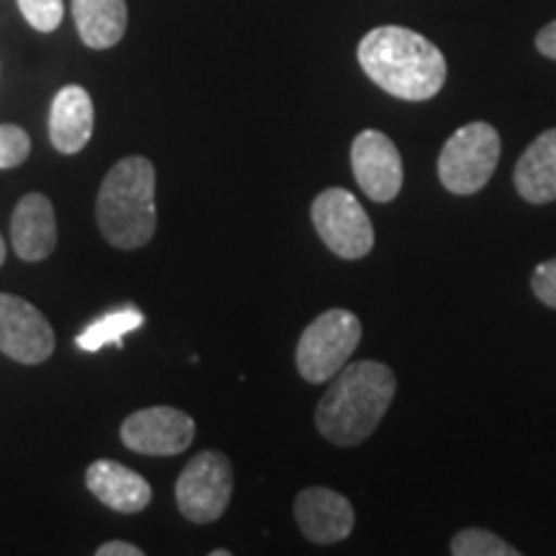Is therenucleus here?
Wrapping results in <instances>:
<instances>
[{"mask_svg": "<svg viewBox=\"0 0 556 556\" xmlns=\"http://www.w3.org/2000/svg\"><path fill=\"white\" fill-rule=\"evenodd\" d=\"M144 315L137 307H124L116 312H109L96 323H90L86 330L78 336V348L88 353L101 351L106 345H122V338L127 332L142 328Z\"/></svg>", "mask_w": 556, "mask_h": 556, "instance_id": "17", "label": "nucleus"}, {"mask_svg": "<svg viewBox=\"0 0 556 556\" xmlns=\"http://www.w3.org/2000/svg\"><path fill=\"white\" fill-rule=\"evenodd\" d=\"M296 523L312 544H338L351 536L356 526V513H353L351 500L340 495L328 486H309L299 492L294 503Z\"/></svg>", "mask_w": 556, "mask_h": 556, "instance_id": "11", "label": "nucleus"}, {"mask_svg": "<svg viewBox=\"0 0 556 556\" xmlns=\"http://www.w3.org/2000/svg\"><path fill=\"white\" fill-rule=\"evenodd\" d=\"M536 50L548 60H556V21L546 24L544 29L536 34Z\"/></svg>", "mask_w": 556, "mask_h": 556, "instance_id": "22", "label": "nucleus"}, {"mask_svg": "<svg viewBox=\"0 0 556 556\" xmlns=\"http://www.w3.org/2000/svg\"><path fill=\"white\" fill-rule=\"evenodd\" d=\"M513 184L528 204L556 201V129H548L520 155Z\"/></svg>", "mask_w": 556, "mask_h": 556, "instance_id": "15", "label": "nucleus"}, {"mask_svg": "<svg viewBox=\"0 0 556 556\" xmlns=\"http://www.w3.org/2000/svg\"><path fill=\"white\" fill-rule=\"evenodd\" d=\"M312 225L319 240L328 245L338 258L358 261L371 253L374 225L368 219L361 201L345 189L323 191L312 204Z\"/></svg>", "mask_w": 556, "mask_h": 556, "instance_id": "7", "label": "nucleus"}, {"mask_svg": "<svg viewBox=\"0 0 556 556\" xmlns=\"http://www.w3.org/2000/svg\"><path fill=\"white\" fill-rule=\"evenodd\" d=\"M11 242L18 258L45 261L58 248V219L52 201L41 193H29L13 208Z\"/></svg>", "mask_w": 556, "mask_h": 556, "instance_id": "12", "label": "nucleus"}, {"mask_svg": "<svg viewBox=\"0 0 556 556\" xmlns=\"http://www.w3.org/2000/svg\"><path fill=\"white\" fill-rule=\"evenodd\" d=\"M93 135V101L80 86H65L54 96L50 111V139L62 155H75Z\"/></svg>", "mask_w": 556, "mask_h": 556, "instance_id": "14", "label": "nucleus"}, {"mask_svg": "<svg viewBox=\"0 0 556 556\" xmlns=\"http://www.w3.org/2000/svg\"><path fill=\"white\" fill-rule=\"evenodd\" d=\"M96 222L114 248L148 245L157 227L155 165L148 157H124L109 170L96 201Z\"/></svg>", "mask_w": 556, "mask_h": 556, "instance_id": "3", "label": "nucleus"}, {"mask_svg": "<svg viewBox=\"0 0 556 556\" xmlns=\"http://www.w3.org/2000/svg\"><path fill=\"white\" fill-rule=\"evenodd\" d=\"M31 152V139L16 124H0V170L16 168Z\"/></svg>", "mask_w": 556, "mask_h": 556, "instance_id": "19", "label": "nucleus"}, {"mask_svg": "<svg viewBox=\"0 0 556 556\" xmlns=\"http://www.w3.org/2000/svg\"><path fill=\"white\" fill-rule=\"evenodd\" d=\"M3 263H5V242L0 238V266H3Z\"/></svg>", "mask_w": 556, "mask_h": 556, "instance_id": "24", "label": "nucleus"}, {"mask_svg": "<svg viewBox=\"0 0 556 556\" xmlns=\"http://www.w3.org/2000/svg\"><path fill=\"white\" fill-rule=\"evenodd\" d=\"M361 319L348 309H328L312 319L296 343V368L304 381L323 384L348 364L361 340Z\"/></svg>", "mask_w": 556, "mask_h": 556, "instance_id": "5", "label": "nucleus"}, {"mask_svg": "<svg viewBox=\"0 0 556 556\" xmlns=\"http://www.w3.org/2000/svg\"><path fill=\"white\" fill-rule=\"evenodd\" d=\"M351 165L361 191L371 201L387 204V201H394L400 197L402 180H405V165H402L397 144L384 131H361L353 139Z\"/></svg>", "mask_w": 556, "mask_h": 556, "instance_id": "8", "label": "nucleus"}, {"mask_svg": "<svg viewBox=\"0 0 556 556\" xmlns=\"http://www.w3.org/2000/svg\"><path fill=\"white\" fill-rule=\"evenodd\" d=\"M232 464L219 451L193 456L176 482V503L191 523H212L225 516L232 497Z\"/></svg>", "mask_w": 556, "mask_h": 556, "instance_id": "6", "label": "nucleus"}, {"mask_svg": "<svg viewBox=\"0 0 556 556\" xmlns=\"http://www.w3.org/2000/svg\"><path fill=\"white\" fill-rule=\"evenodd\" d=\"M364 73L402 101H428L446 83V58L433 41L405 26H379L358 45Z\"/></svg>", "mask_w": 556, "mask_h": 556, "instance_id": "1", "label": "nucleus"}, {"mask_svg": "<svg viewBox=\"0 0 556 556\" xmlns=\"http://www.w3.org/2000/svg\"><path fill=\"white\" fill-rule=\"evenodd\" d=\"M193 417L176 407H148L129 415L122 426L124 446L144 456H176L191 446Z\"/></svg>", "mask_w": 556, "mask_h": 556, "instance_id": "9", "label": "nucleus"}, {"mask_svg": "<svg viewBox=\"0 0 556 556\" xmlns=\"http://www.w3.org/2000/svg\"><path fill=\"white\" fill-rule=\"evenodd\" d=\"M86 486L93 492V497L99 503L119 513H139L152 500L148 479L137 475V471L122 467V464L109 462V458L90 464L86 471Z\"/></svg>", "mask_w": 556, "mask_h": 556, "instance_id": "13", "label": "nucleus"}, {"mask_svg": "<svg viewBox=\"0 0 556 556\" xmlns=\"http://www.w3.org/2000/svg\"><path fill=\"white\" fill-rule=\"evenodd\" d=\"M54 351V330L47 317L13 294H0V353L18 364H41Z\"/></svg>", "mask_w": 556, "mask_h": 556, "instance_id": "10", "label": "nucleus"}, {"mask_svg": "<svg viewBox=\"0 0 556 556\" xmlns=\"http://www.w3.org/2000/svg\"><path fill=\"white\" fill-rule=\"evenodd\" d=\"M397 379L392 368L379 361H356L332 377V384L319 400L315 426L336 446H358L392 407Z\"/></svg>", "mask_w": 556, "mask_h": 556, "instance_id": "2", "label": "nucleus"}, {"mask_svg": "<svg viewBox=\"0 0 556 556\" xmlns=\"http://www.w3.org/2000/svg\"><path fill=\"white\" fill-rule=\"evenodd\" d=\"M73 18L90 50H109L127 31V0H73Z\"/></svg>", "mask_w": 556, "mask_h": 556, "instance_id": "16", "label": "nucleus"}, {"mask_svg": "<svg viewBox=\"0 0 556 556\" xmlns=\"http://www.w3.org/2000/svg\"><path fill=\"white\" fill-rule=\"evenodd\" d=\"M96 554L99 556H142L144 552L135 544H129V541H106V544H101L96 548Z\"/></svg>", "mask_w": 556, "mask_h": 556, "instance_id": "23", "label": "nucleus"}, {"mask_svg": "<svg viewBox=\"0 0 556 556\" xmlns=\"http://www.w3.org/2000/svg\"><path fill=\"white\" fill-rule=\"evenodd\" d=\"M212 556H229L227 548H217V552H212Z\"/></svg>", "mask_w": 556, "mask_h": 556, "instance_id": "25", "label": "nucleus"}, {"mask_svg": "<svg viewBox=\"0 0 556 556\" xmlns=\"http://www.w3.org/2000/svg\"><path fill=\"white\" fill-rule=\"evenodd\" d=\"M500 160V135L492 124L471 122L446 139L438 155V178L456 197H471L490 184Z\"/></svg>", "mask_w": 556, "mask_h": 556, "instance_id": "4", "label": "nucleus"}, {"mask_svg": "<svg viewBox=\"0 0 556 556\" xmlns=\"http://www.w3.org/2000/svg\"><path fill=\"white\" fill-rule=\"evenodd\" d=\"M18 9L37 31L50 34L60 26L65 5L62 0H18Z\"/></svg>", "mask_w": 556, "mask_h": 556, "instance_id": "20", "label": "nucleus"}, {"mask_svg": "<svg viewBox=\"0 0 556 556\" xmlns=\"http://www.w3.org/2000/svg\"><path fill=\"white\" fill-rule=\"evenodd\" d=\"M454 556H518L520 552L484 528H464L451 539Z\"/></svg>", "mask_w": 556, "mask_h": 556, "instance_id": "18", "label": "nucleus"}, {"mask_svg": "<svg viewBox=\"0 0 556 556\" xmlns=\"http://www.w3.org/2000/svg\"><path fill=\"white\" fill-rule=\"evenodd\" d=\"M531 289L536 299L546 304V307L556 309V258H548L539 263L531 276Z\"/></svg>", "mask_w": 556, "mask_h": 556, "instance_id": "21", "label": "nucleus"}]
</instances>
